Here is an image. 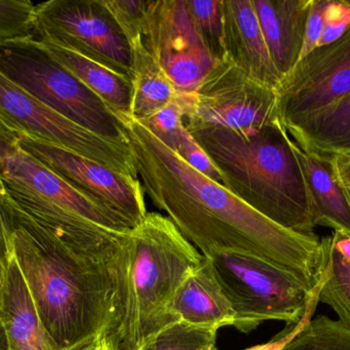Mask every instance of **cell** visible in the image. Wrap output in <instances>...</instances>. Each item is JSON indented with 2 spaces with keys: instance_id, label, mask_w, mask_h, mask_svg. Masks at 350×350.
Segmentation results:
<instances>
[{
  "instance_id": "30",
  "label": "cell",
  "mask_w": 350,
  "mask_h": 350,
  "mask_svg": "<svg viewBox=\"0 0 350 350\" xmlns=\"http://www.w3.org/2000/svg\"><path fill=\"white\" fill-rule=\"evenodd\" d=\"M321 285H322V279L319 283L318 287L314 290V295H312V300L306 308V314L304 318L297 323V324L288 325L287 328L280 333L277 336L273 337L271 341L265 343V345H256V347H250L245 350H283L304 330V327L312 320L314 312H316L317 305L319 304V292H320Z\"/></svg>"
},
{
  "instance_id": "5",
  "label": "cell",
  "mask_w": 350,
  "mask_h": 350,
  "mask_svg": "<svg viewBox=\"0 0 350 350\" xmlns=\"http://www.w3.org/2000/svg\"><path fill=\"white\" fill-rule=\"evenodd\" d=\"M0 201L12 219L34 224L71 246H96L133 228L24 149L18 134L2 123Z\"/></svg>"
},
{
  "instance_id": "29",
  "label": "cell",
  "mask_w": 350,
  "mask_h": 350,
  "mask_svg": "<svg viewBox=\"0 0 350 350\" xmlns=\"http://www.w3.org/2000/svg\"><path fill=\"white\" fill-rule=\"evenodd\" d=\"M175 152L191 168L197 171L203 176L211 179L214 182L224 186V178H222L219 171L214 166L209 156L207 155L203 148L197 143V141L193 139V136L189 134V132L185 127H183L180 136H179L178 145H177Z\"/></svg>"
},
{
  "instance_id": "25",
  "label": "cell",
  "mask_w": 350,
  "mask_h": 350,
  "mask_svg": "<svg viewBox=\"0 0 350 350\" xmlns=\"http://www.w3.org/2000/svg\"><path fill=\"white\" fill-rule=\"evenodd\" d=\"M193 97V92H177L176 96L166 106L139 123H143L158 139L175 151L178 145L179 136L185 127L183 118L189 113Z\"/></svg>"
},
{
  "instance_id": "31",
  "label": "cell",
  "mask_w": 350,
  "mask_h": 350,
  "mask_svg": "<svg viewBox=\"0 0 350 350\" xmlns=\"http://www.w3.org/2000/svg\"><path fill=\"white\" fill-rule=\"evenodd\" d=\"M350 25V10L345 0L329 2L326 12L324 31L321 36L319 47L332 42L340 37Z\"/></svg>"
},
{
  "instance_id": "6",
  "label": "cell",
  "mask_w": 350,
  "mask_h": 350,
  "mask_svg": "<svg viewBox=\"0 0 350 350\" xmlns=\"http://www.w3.org/2000/svg\"><path fill=\"white\" fill-rule=\"evenodd\" d=\"M205 257L234 312L232 327L243 333L265 321L297 324L318 287L310 290L287 269L253 255L218 252Z\"/></svg>"
},
{
  "instance_id": "9",
  "label": "cell",
  "mask_w": 350,
  "mask_h": 350,
  "mask_svg": "<svg viewBox=\"0 0 350 350\" xmlns=\"http://www.w3.org/2000/svg\"><path fill=\"white\" fill-rule=\"evenodd\" d=\"M35 38L49 41L131 79L133 53L103 0H49L37 4Z\"/></svg>"
},
{
  "instance_id": "2",
  "label": "cell",
  "mask_w": 350,
  "mask_h": 350,
  "mask_svg": "<svg viewBox=\"0 0 350 350\" xmlns=\"http://www.w3.org/2000/svg\"><path fill=\"white\" fill-rule=\"evenodd\" d=\"M8 218L12 256L53 349L80 350L105 336L114 312L119 253L126 234L76 247L34 224Z\"/></svg>"
},
{
  "instance_id": "33",
  "label": "cell",
  "mask_w": 350,
  "mask_h": 350,
  "mask_svg": "<svg viewBox=\"0 0 350 350\" xmlns=\"http://www.w3.org/2000/svg\"><path fill=\"white\" fill-rule=\"evenodd\" d=\"M12 256L10 244V221L8 213L0 201V286Z\"/></svg>"
},
{
  "instance_id": "15",
  "label": "cell",
  "mask_w": 350,
  "mask_h": 350,
  "mask_svg": "<svg viewBox=\"0 0 350 350\" xmlns=\"http://www.w3.org/2000/svg\"><path fill=\"white\" fill-rule=\"evenodd\" d=\"M314 0H252L265 42L282 78L301 57Z\"/></svg>"
},
{
  "instance_id": "11",
  "label": "cell",
  "mask_w": 350,
  "mask_h": 350,
  "mask_svg": "<svg viewBox=\"0 0 350 350\" xmlns=\"http://www.w3.org/2000/svg\"><path fill=\"white\" fill-rule=\"evenodd\" d=\"M143 42L180 94H193L213 67L187 0L150 1Z\"/></svg>"
},
{
  "instance_id": "14",
  "label": "cell",
  "mask_w": 350,
  "mask_h": 350,
  "mask_svg": "<svg viewBox=\"0 0 350 350\" xmlns=\"http://www.w3.org/2000/svg\"><path fill=\"white\" fill-rule=\"evenodd\" d=\"M224 57L247 74L277 88L282 80L265 42L252 0H224Z\"/></svg>"
},
{
  "instance_id": "28",
  "label": "cell",
  "mask_w": 350,
  "mask_h": 350,
  "mask_svg": "<svg viewBox=\"0 0 350 350\" xmlns=\"http://www.w3.org/2000/svg\"><path fill=\"white\" fill-rule=\"evenodd\" d=\"M129 43L143 39L150 1L103 0Z\"/></svg>"
},
{
  "instance_id": "17",
  "label": "cell",
  "mask_w": 350,
  "mask_h": 350,
  "mask_svg": "<svg viewBox=\"0 0 350 350\" xmlns=\"http://www.w3.org/2000/svg\"><path fill=\"white\" fill-rule=\"evenodd\" d=\"M294 149L308 187L314 224L350 236V190L339 177L335 160L304 151L296 143Z\"/></svg>"
},
{
  "instance_id": "35",
  "label": "cell",
  "mask_w": 350,
  "mask_h": 350,
  "mask_svg": "<svg viewBox=\"0 0 350 350\" xmlns=\"http://www.w3.org/2000/svg\"><path fill=\"white\" fill-rule=\"evenodd\" d=\"M335 164H336L337 171H338L339 177H340L345 186L350 190V156L345 158H336Z\"/></svg>"
},
{
  "instance_id": "36",
  "label": "cell",
  "mask_w": 350,
  "mask_h": 350,
  "mask_svg": "<svg viewBox=\"0 0 350 350\" xmlns=\"http://www.w3.org/2000/svg\"><path fill=\"white\" fill-rule=\"evenodd\" d=\"M80 350H114L113 347H111L110 343L107 341V339L105 338L104 336L98 338V340L92 342V345H88V347H84V349Z\"/></svg>"
},
{
  "instance_id": "16",
  "label": "cell",
  "mask_w": 350,
  "mask_h": 350,
  "mask_svg": "<svg viewBox=\"0 0 350 350\" xmlns=\"http://www.w3.org/2000/svg\"><path fill=\"white\" fill-rule=\"evenodd\" d=\"M175 322L219 330L234 326V316L207 257L191 269L175 291L170 305Z\"/></svg>"
},
{
  "instance_id": "13",
  "label": "cell",
  "mask_w": 350,
  "mask_h": 350,
  "mask_svg": "<svg viewBox=\"0 0 350 350\" xmlns=\"http://www.w3.org/2000/svg\"><path fill=\"white\" fill-rule=\"evenodd\" d=\"M18 137L24 149L68 182L120 214L133 228L148 215L146 193L139 179L51 144L20 134Z\"/></svg>"
},
{
  "instance_id": "20",
  "label": "cell",
  "mask_w": 350,
  "mask_h": 350,
  "mask_svg": "<svg viewBox=\"0 0 350 350\" xmlns=\"http://www.w3.org/2000/svg\"><path fill=\"white\" fill-rule=\"evenodd\" d=\"M39 41L64 69L96 95L113 114H131L133 102L131 79L119 75L75 51L49 41Z\"/></svg>"
},
{
  "instance_id": "27",
  "label": "cell",
  "mask_w": 350,
  "mask_h": 350,
  "mask_svg": "<svg viewBox=\"0 0 350 350\" xmlns=\"http://www.w3.org/2000/svg\"><path fill=\"white\" fill-rule=\"evenodd\" d=\"M35 12L28 0H0V45L35 38Z\"/></svg>"
},
{
  "instance_id": "26",
  "label": "cell",
  "mask_w": 350,
  "mask_h": 350,
  "mask_svg": "<svg viewBox=\"0 0 350 350\" xmlns=\"http://www.w3.org/2000/svg\"><path fill=\"white\" fill-rule=\"evenodd\" d=\"M187 8L196 30L202 42L214 61L224 59L222 45V1H191L187 0Z\"/></svg>"
},
{
  "instance_id": "23",
  "label": "cell",
  "mask_w": 350,
  "mask_h": 350,
  "mask_svg": "<svg viewBox=\"0 0 350 350\" xmlns=\"http://www.w3.org/2000/svg\"><path fill=\"white\" fill-rule=\"evenodd\" d=\"M217 331L179 321L160 330L139 350H217Z\"/></svg>"
},
{
  "instance_id": "19",
  "label": "cell",
  "mask_w": 350,
  "mask_h": 350,
  "mask_svg": "<svg viewBox=\"0 0 350 350\" xmlns=\"http://www.w3.org/2000/svg\"><path fill=\"white\" fill-rule=\"evenodd\" d=\"M286 129L308 153L332 160L350 156V92Z\"/></svg>"
},
{
  "instance_id": "18",
  "label": "cell",
  "mask_w": 350,
  "mask_h": 350,
  "mask_svg": "<svg viewBox=\"0 0 350 350\" xmlns=\"http://www.w3.org/2000/svg\"><path fill=\"white\" fill-rule=\"evenodd\" d=\"M0 318L8 350H55L12 254L0 286Z\"/></svg>"
},
{
  "instance_id": "34",
  "label": "cell",
  "mask_w": 350,
  "mask_h": 350,
  "mask_svg": "<svg viewBox=\"0 0 350 350\" xmlns=\"http://www.w3.org/2000/svg\"><path fill=\"white\" fill-rule=\"evenodd\" d=\"M331 242L335 250L350 264V236L345 232H334Z\"/></svg>"
},
{
  "instance_id": "8",
  "label": "cell",
  "mask_w": 350,
  "mask_h": 350,
  "mask_svg": "<svg viewBox=\"0 0 350 350\" xmlns=\"http://www.w3.org/2000/svg\"><path fill=\"white\" fill-rule=\"evenodd\" d=\"M0 123L20 135L73 152L139 179L129 141L92 133L55 112L0 71Z\"/></svg>"
},
{
  "instance_id": "21",
  "label": "cell",
  "mask_w": 350,
  "mask_h": 350,
  "mask_svg": "<svg viewBox=\"0 0 350 350\" xmlns=\"http://www.w3.org/2000/svg\"><path fill=\"white\" fill-rule=\"evenodd\" d=\"M133 53V102L131 115L144 121L176 96L174 84L139 38L129 43Z\"/></svg>"
},
{
  "instance_id": "10",
  "label": "cell",
  "mask_w": 350,
  "mask_h": 350,
  "mask_svg": "<svg viewBox=\"0 0 350 350\" xmlns=\"http://www.w3.org/2000/svg\"><path fill=\"white\" fill-rule=\"evenodd\" d=\"M282 123L277 88L267 86L224 58L214 63L183 118L185 129L217 127L237 132Z\"/></svg>"
},
{
  "instance_id": "7",
  "label": "cell",
  "mask_w": 350,
  "mask_h": 350,
  "mask_svg": "<svg viewBox=\"0 0 350 350\" xmlns=\"http://www.w3.org/2000/svg\"><path fill=\"white\" fill-rule=\"evenodd\" d=\"M0 71L80 127L116 141L127 135L107 105L64 69L36 38L0 45Z\"/></svg>"
},
{
  "instance_id": "1",
  "label": "cell",
  "mask_w": 350,
  "mask_h": 350,
  "mask_svg": "<svg viewBox=\"0 0 350 350\" xmlns=\"http://www.w3.org/2000/svg\"><path fill=\"white\" fill-rule=\"evenodd\" d=\"M115 116L126 133L146 195L203 256L253 255L287 269L310 290L319 285L326 269L328 238L273 223L191 168L131 114Z\"/></svg>"
},
{
  "instance_id": "4",
  "label": "cell",
  "mask_w": 350,
  "mask_h": 350,
  "mask_svg": "<svg viewBox=\"0 0 350 350\" xmlns=\"http://www.w3.org/2000/svg\"><path fill=\"white\" fill-rule=\"evenodd\" d=\"M241 201L281 227L314 234L312 203L283 123L237 132L217 127L187 129Z\"/></svg>"
},
{
  "instance_id": "37",
  "label": "cell",
  "mask_w": 350,
  "mask_h": 350,
  "mask_svg": "<svg viewBox=\"0 0 350 350\" xmlns=\"http://www.w3.org/2000/svg\"><path fill=\"white\" fill-rule=\"evenodd\" d=\"M0 350H8V339H6L5 330H4L1 318H0Z\"/></svg>"
},
{
  "instance_id": "3",
  "label": "cell",
  "mask_w": 350,
  "mask_h": 350,
  "mask_svg": "<svg viewBox=\"0 0 350 350\" xmlns=\"http://www.w3.org/2000/svg\"><path fill=\"white\" fill-rule=\"evenodd\" d=\"M203 255L159 213L125 234L118 262L114 312L105 334L114 350H139L160 330L174 323L170 305L187 273Z\"/></svg>"
},
{
  "instance_id": "22",
  "label": "cell",
  "mask_w": 350,
  "mask_h": 350,
  "mask_svg": "<svg viewBox=\"0 0 350 350\" xmlns=\"http://www.w3.org/2000/svg\"><path fill=\"white\" fill-rule=\"evenodd\" d=\"M319 301L330 306L338 316L337 321L350 329V264L335 250L331 236Z\"/></svg>"
},
{
  "instance_id": "12",
  "label": "cell",
  "mask_w": 350,
  "mask_h": 350,
  "mask_svg": "<svg viewBox=\"0 0 350 350\" xmlns=\"http://www.w3.org/2000/svg\"><path fill=\"white\" fill-rule=\"evenodd\" d=\"M277 92L285 129L349 92L350 25L340 37L300 59Z\"/></svg>"
},
{
  "instance_id": "24",
  "label": "cell",
  "mask_w": 350,
  "mask_h": 350,
  "mask_svg": "<svg viewBox=\"0 0 350 350\" xmlns=\"http://www.w3.org/2000/svg\"><path fill=\"white\" fill-rule=\"evenodd\" d=\"M283 350H350V329L320 316L312 318Z\"/></svg>"
},
{
  "instance_id": "32",
  "label": "cell",
  "mask_w": 350,
  "mask_h": 350,
  "mask_svg": "<svg viewBox=\"0 0 350 350\" xmlns=\"http://www.w3.org/2000/svg\"><path fill=\"white\" fill-rule=\"evenodd\" d=\"M330 0H314L312 10L308 16V26H306V38H304V49H302V58L314 51L319 47L321 36L324 31L326 12L328 10Z\"/></svg>"
}]
</instances>
